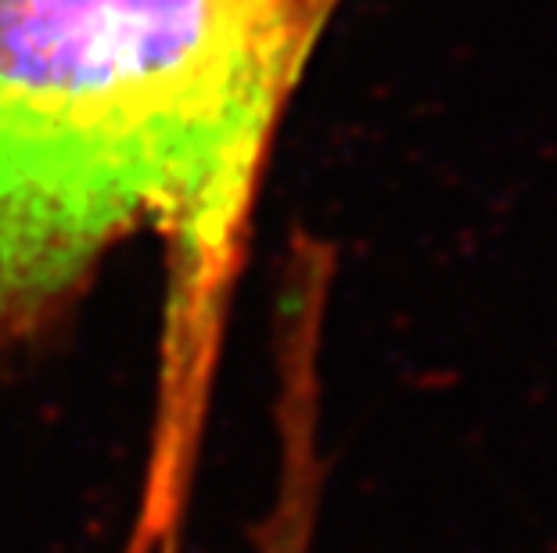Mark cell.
I'll list each match as a JSON object with an SVG mask.
<instances>
[{
  "label": "cell",
  "mask_w": 557,
  "mask_h": 553,
  "mask_svg": "<svg viewBox=\"0 0 557 553\" xmlns=\"http://www.w3.org/2000/svg\"><path fill=\"white\" fill-rule=\"evenodd\" d=\"M342 0H0V345L123 241L173 252L151 442L195 450L242 223Z\"/></svg>",
  "instance_id": "1"
}]
</instances>
